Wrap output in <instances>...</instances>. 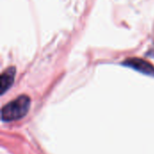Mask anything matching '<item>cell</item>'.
I'll list each match as a JSON object with an SVG mask.
<instances>
[{"instance_id":"3957f363","label":"cell","mask_w":154,"mask_h":154,"mask_svg":"<svg viewBox=\"0 0 154 154\" xmlns=\"http://www.w3.org/2000/svg\"><path fill=\"white\" fill-rule=\"evenodd\" d=\"M15 73L16 69L14 67H10L3 71L0 79V88L2 95H4L14 84Z\"/></svg>"},{"instance_id":"6da1fadb","label":"cell","mask_w":154,"mask_h":154,"mask_svg":"<svg viewBox=\"0 0 154 154\" xmlns=\"http://www.w3.org/2000/svg\"><path fill=\"white\" fill-rule=\"evenodd\" d=\"M31 105L29 97L23 95L9 102L3 106L1 111V119L3 122H12L19 120L26 116Z\"/></svg>"},{"instance_id":"7a4b0ae2","label":"cell","mask_w":154,"mask_h":154,"mask_svg":"<svg viewBox=\"0 0 154 154\" xmlns=\"http://www.w3.org/2000/svg\"><path fill=\"white\" fill-rule=\"evenodd\" d=\"M125 65L128 67L133 68L134 69L140 71L142 73L147 74V75H154V67L147 62L146 60H143L142 59H129L125 61Z\"/></svg>"}]
</instances>
